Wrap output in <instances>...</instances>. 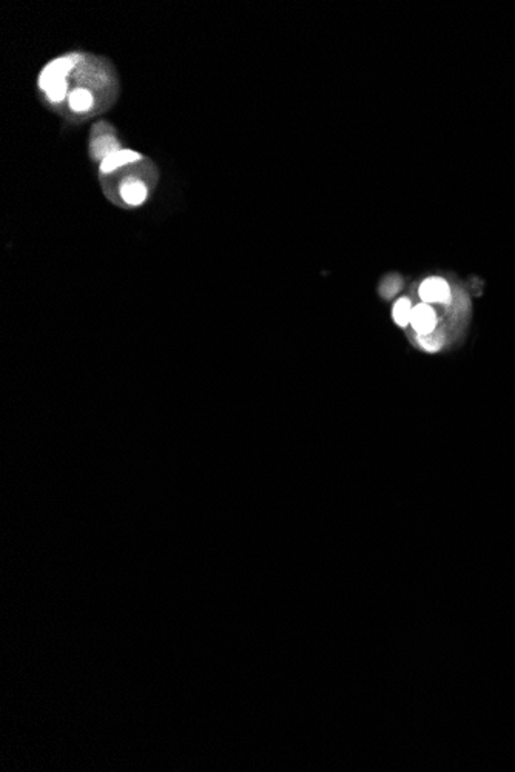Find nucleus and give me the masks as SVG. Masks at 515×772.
Returning a JSON list of instances; mask_svg holds the SVG:
<instances>
[{"label": "nucleus", "mask_w": 515, "mask_h": 772, "mask_svg": "<svg viewBox=\"0 0 515 772\" xmlns=\"http://www.w3.org/2000/svg\"><path fill=\"white\" fill-rule=\"evenodd\" d=\"M412 305L408 298H401L394 305V319L400 327H406L410 324Z\"/></svg>", "instance_id": "nucleus-8"}, {"label": "nucleus", "mask_w": 515, "mask_h": 772, "mask_svg": "<svg viewBox=\"0 0 515 772\" xmlns=\"http://www.w3.org/2000/svg\"><path fill=\"white\" fill-rule=\"evenodd\" d=\"M96 135V133H94ZM122 146L119 144V141H117L116 136L108 133V131H105V133L102 135H96V137H93L91 141V156L93 159L96 160H104L107 156H110V154L121 150Z\"/></svg>", "instance_id": "nucleus-5"}, {"label": "nucleus", "mask_w": 515, "mask_h": 772, "mask_svg": "<svg viewBox=\"0 0 515 772\" xmlns=\"http://www.w3.org/2000/svg\"><path fill=\"white\" fill-rule=\"evenodd\" d=\"M139 159H141V154H139L137 151L121 149V150L112 153L110 156H107L104 160H102V162L99 164V172L102 174L113 173V172L117 170V168H121V167L127 165V164H133Z\"/></svg>", "instance_id": "nucleus-4"}, {"label": "nucleus", "mask_w": 515, "mask_h": 772, "mask_svg": "<svg viewBox=\"0 0 515 772\" xmlns=\"http://www.w3.org/2000/svg\"><path fill=\"white\" fill-rule=\"evenodd\" d=\"M119 195L125 204L137 207V205L144 204L147 197H149V187L142 181H127L121 186Z\"/></svg>", "instance_id": "nucleus-6"}, {"label": "nucleus", "mask_w": 515, "mask_h": 772, "mask_svg": "<svg viewBox=\"0 0 515 772\" xmlns=\"http://www.w3.org/2000/svg\"><path fill=\"white\" fill-rule=\"evenodd\" d=\"M79 59L80 56L77 54L57 57L43 67L39 75V86L51 104H61L65 98H68V76Z\"/></svg>", "instance_id": "nucleus-1"}, {"label": "nucleus", "mask_w": 515, "mask_h": 772, "mask_svg": "<svg viewBox=\"0 0 515 772\" xmlns=\"http://www.w3.org/2000/svg\"><path fill=\"white\" fill-rule=\"evenodd\" d=\"M68 107L73 113L85 114L94 108V94L84 86L73 88L68 94Z\"/></svg>", "instance_id": "nucleus-7"}, {"label": "nucleus", "mask_w": 515, "mask_h": 772, "mask_svg": "<svg viewBox=\"0 0 515 772\" xmlns=\"http://www.w3.org/2000/svg\"><path fill=\"white\" fill-rule=\"evenodd\" d=\"M432 335H433V332L429 333V335H420V344L423 345L424 349H428V350H431V351L437 350V349L440 347V344H438V342H433V340H437V338H433ZM438 338H440V336H438Z\"/></svg>", "instance_id": "nucleus-9"}, {"label": "nucleus", "mask_w": 515, "mask_h": 772, "mask_svg": "<svg viewBox=\"0 0 515 772\" xmlns=\"http://www.w3.org/2000/svg\"><path fill=\"white\" fill-rule=\"evenodd\" d=\"M410 326L414 327L418 335H429L435 330L437 316L433 308L429 304H418L412 308L410 313Z\"/></svg>", "instance_id": "nucleus-3"}, {"label": "nucleus", "mask_w": 515, "mask_h": 772, "mask_svg": "<svg viewBox=\"0 0 515 772\" xmlns=\"http://www.w3.org/2000/svg\"><path fill=\"white\" fill-rule=\"evenodd\" d=\"M418 293H420V298L424 301L426 304H428V303H445V304H447L449 299H451V290H449V285H447V282L445 281V279H441V278L426 279V281L420 285V290H418Z\"/></svg>", "instance_id": "nucleus-2"}]
</instances>
